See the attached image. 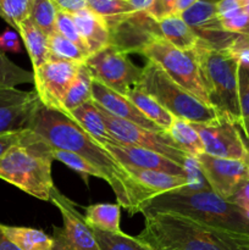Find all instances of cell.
<instances>
[{
    "instance_id": "29",
    "label": "cell",
    "mask_w": 249,
    "mask_h": 250,
    "mask_svg": "<svg viewBox=\"0 0 249 250\" xmlns=\"http://www.w3.org/2000/svg\"><path fill=\"white\" fill-rule=\"evenodd\" d=\"M100 250H154L137 237L124 232H106L90 227Z\"/></svg>"
},
{
    "instance_id": "26",
    "label": "cell",
    "mask_w": 249,
    "mask_h": 250,
    "mask_svg": "<svg viewBox=\"0 0 249 250\" xmlns=\"http://www.w3.org/2000/svg\"><path fill=\"white\" fill-rule=\"evenodd\" d=\"M166 133L170 136L178 149L185 151L188 155L195 158L200 154H204L202 139L192 122L175 117Z\"/></svg>"
},
{
    "instance_id": "46",
    "label": "cell",
    "mask_w": 249,
    "mask_h": 250,
    "mask_svg": "<svg viewBox=\"0 0 249 250\" xmlns=\"http://www.w3.org/2000/svg\"><path fill=\"white\" fill-rule=\"evenodd\" d=\"M243 9H244V11H246L247 14L249 15V0H247V1L244 2V4H243Z\"/></svg>"
},
{
    "instance_id": "8",
    "label": "cell",
    "mask_w": 249,
    "mask_h": 250,
    "mask_svg": "<svg viewBox=\"0 0 249 250\" xmlns=\"http://www.w3.org/2000/svg\"><path fill=\"white\" fill-rule=\"evenodd\" d=\"M84 63L95 81L124 97L139 84L143 73V67L134 65L128 54L114 44L88 56Z\"/></svg>"
},
{
    "instance_id": "11",
    "label": "cell",
    "mask_w": 249,
    "mask_h": 250,
    "mask_svg": "<svg viewBox=\"0 0 249 250\" xmlns=\"http://www.w3.org/2000/svg\"><path fill=\"white\" fill-rule=\"evenodd\" d=\"M202 139L204 153L216 158L249 163V149L237 125L220 116L210 124H193Z\"/></svg>"
},
{
    "instance_id": "39",
    "label": "cell",
    "mask_w": 249,
    "mask_h": 250,
    "mask_svg": "<svg viewBox=\"0 0 249 250\" xmlns=\"http://www.w3.org/2000/svg\"><path fill=\"white\" fill-rule=\"evenodd\" d=\"M216 10L220 20H227L243 11V4L238 0H219L216 1Z\"/></svg>"
},
{
    "instance_id": "9",
    "label": "cell",
    "mask_w": 249,
    "mask_h": 250,
    "mask_svg": "<svg viewBox=\"0 0 249 250\" xmlns=\"http://www.w3.org/2000/svg\"><path fill=\"white\" fill-rule=\"evenodd\" d=\"M95 105L102 114L106 129L117 143L149 149V150L156 151L170 160L180 164L181 166L185 165L189 155L178 149V146L173 143V141L166 132L149 131L138 125L112 116L111 114L105 111L102 106H99L98 104Z\"/></svg>"
},
{
    "instance_id": "19",
    "label": "cell",
    "mask_w": 249,
    "mask_h": 250,
    "mask_svg": "<svg viewBox=\"0 0 249 250\" xmlns=\"http://www.w3.org/2000/svg\"><path fill=\"white\" fill-rule=\"evenodd\" d=\"M71 16L90 55L111 44V32L106 22L88 7Z\"/></svg>"
},
{
    "instance_id": "42",
    "label": "cell",
    "mask_w": 249,
    "mask_h": 250,
    "mask_svg": "<svg viewBox=\"0 0 249 250\" xmlns=\"http://www.w3.org/2000/svg\"><path fill=\"white\" fill-rule=\"evenodd\" d=\"M229 202L236 204L237 207L242 208L244 211L249 210V177L246 182L239 187V189L231 197Z\"/></svg>"
},
{
    "instance_id": "33",
    "label": "cell",
    "mask_w": 249,
    "mask_h": 250,
    "mask_svg": "<svg viewBox=\"0 0 249 250\" xmlns=\"http://www.w3.org/2000/svg\"><path fill=\"white\" fill-rule=\"evenodd\" d=\"M238 103L239 127L249 142V63L247 62H239L238 66Z\"/></svg>"
},
{
    "instance_id": "47",
    "label": "cell",
    "mask_w": 249,
    "mask_h": 250,
    "mask_svg": "<svg viewBox=\"0 0 249 250\" xmlns=\"http://www.w3.org/2000/svg\"><path fill=\"white\" fill-rule=\"evenodd\" d=\"M61 1H63V0H54V2H55V4H56V5H58V4H59V2H61Z\"/></svg>"
},
{
    "instance_id": "28",
    "label": "cell",
    "mask_w": 249,
    "mask_h": 250,
    "mask_svg": "<svg viewBox=\"0 0 249 250\" xmlns=\"http://www.w3.org/2000/svg\"><path fill=\"white\" fill-rule=\"evenodd\" d=\"M87 7L106 22L110 31L137 12L127 0H87Z\"/></svg>"
},
{
    "instance_id": "44",
    "label": "cell",
    "mask_w": 249,
    "mask_h": 250,
    "mask_svg": "<svg viewBox=\"0 0 249 250\" xmlns=\"http://www.w3.org/2000/svg\"><path fill=\"white\" fill-rule=\"evenodd\" d=\"M136 11H148L153 4V0H127Z\"/></svg>"
},
{
    "instance_id": "1",
    "label": "cell",
    "mask_w": 249,
    "mask_h": 250,
    "mask_svg": "<svg viewBox=\"0 0 249 250\" xmlns=\"http://www.w3.org/2000/svg\"><path fill=\"white\" fill-rule=\"evenodd\" d=\"M28 129L43 138L51 148L77 154L94 166L114 190L117 204L131 215L141 212L143 205L150 199L126 167L67 115L41 104Z\"/></svg>"
},
{
    "instance_id": "17",
    "label": "cell",
    "mask_w": 249,
    "mask_h": 250,
    "mask_svg": "<svg viewBox=\"0 0 249 250\" xmlns=\"http://www.w3.org/2000/svg\"><path fill=\"white\" fill-rule=\"evenodd\" d=\"M92 100L112 116L136 124L149 131L165 132L150 120L146 119L128 98L110 89L94 78L92 83Z\"/></svg>"
},
{
    "instance_id": "12",
    "label": "cell",
    "mask_w": 249,
    "mask_h": 250,
    "mask_svg": "<svg viewBox=\"0 0 249 250\" xmlns=\"http://www.w3.org/2000/svg\"><path fill=\"white\" fill-rule=\"evenodd\" d=\"M80 66L78 62L48 61L33 70L34 90L44 106L60 111L63 97L77 76Z\"/></svg>"
},
{
    "instance_id": "24",
    "label": "cell",
    "mask_w": 249,
    "mask_h": 250,
    "mask_svg": "<svg viewBox=\"0 0 249 250\" xmlns=\"http://www.w3.org/2000/svg\"><path fill=\"white\" fill-rule=\"evenodd\" d=\"M5 236L21 250H51L54 246L53 237L42 229L29 227H15L0 224Z\"/></svg>"
},
{
    "instance_id": "31",
    "label": "cell",
    "mask_w": 249,
    "mask_h": 250,
    "mask_svg": "<svg viewBox=\"0 0 249 250\" xmlns=\"http://www.w3.org/2000/svg\"><path fill=\"white\" fill-rule=\"evenodd\" d=\"M58 6L54 0H32L29 20L46 36L56 31Z\"/></svg>"
},
{
    "instance_id": "38",
    "label": "cell",
    "mask_w": 249,
    "mask_h": 250,
    "mask_svg": "<svg viewBox=\"0 0 249 250\" xmlns=\"http://www.w3.org/2000/svg\"><path fill=\"white\" fill-rule=\"evenodd\" d=\"M176 0H153V4L149 7L148 12L155 21H160L164 17L173 15Z\"/></svg>"
},
{
    "instance_id": "37",
    "label": "cell",
    "mask_w": 249,
    "mask_h": 250,
    "mask_svg": "<svg viewBox=\"0 0 249 250\" xmlns=\"http://www.w3.org/2000/svg\"><path fill=\"white\" fill-rule=\"evenodd\" d=\"M221 24L226 32L249 37V15L244 11V9L231 19L221 20Z\"/></svg>"
},
{
    "instance_id": "10",
    "label": "cell",
    "mask_w": 249,
    "mask_h": 250,
    "mask_svg": "<svg viewBox=\"0 0 249 250\" xmlns=\"http://www.w3.org/2000/svg\"><path fill=\"white\" fill-rule=\"evenodd\" d=\"M50 202L60 210L62 226H53L54 246L51 250H100L90 227L77 211L72 200L66 198L54 186Z\"/></svg>"
},
{
    "instance_id": "16",
    "label": "cell",
    "mask_w": 249,
    "mask_h": 250,
    "mask_svg": "<svg viewBox=\"0 0 249 250\" xmlns=\"http://www.w3.org/2000/svg\"><path fill=\"white\" fill-rule=\"evenodd\" d=\"M104 146L124 166H132V167L144 168V170L160 171V172H166L170 173V175L187 177L183 166L170 160V159L161 155V154L156 153V151L138 148V146H124V144Z\"/></svg>"
},
{
    "instance_id": "36",
    "label": "cell",
    "mask_w": 249,
    "mask_h": 250,
    "mask_svg": "<svg viewBox=\"0 0 249 250\" xmlns=\"http://www.w3.org/2000/svg\"><path fill=\"white\" fill-rule=\"evenodd\" d=\"M56 32L63 36L65 38H67L68 41L72 42L73 44L78 46L82 51H84L88 56L90 55L89 51H88L87 46H85L84 42L81 38L80 33L77 31V27H76L75 22H73L72 16L68 12L62 11V10H58V15H56Z\"/></svg>"
},
{
    "instance_id": "4",
    "label": "cell",
    "mask_w": 249,
    "mask_h": 250,
    "mask_svg": "<svg viewBox=\"0 0 249 250\" xmlns=\"http://www.w3.org/2000/svg\"><path fill=\"white\" fill-rule=\"evenodd\" d=\"M53 161L51 146L33 131L26 129L21 143L0 158V178L37 199L50 202Z\"/></svg>"
},
{
    "instance_id": "32",
    "label": "cell",
    "mask_w": 249,
    "mask_h": 250,
    "mask_svg": "<svg viewBox=\"0 0 249 250\" xmlns=\"http://www.w3.org/2000/svg\"><path fill=\"white\" fill-rule=\"evenodd\" d=\"M33 81V72L20 67L0 50V88H16V85Z\"/></svg>"
},
{
    "instance_id": "23",
    "label": "cell",
    "mask_w": 249,
    "mask_h": 250,
    "mask_svg": "<svg viewBox=\"0 0 249 250\" xmlns=\"http://www.w3.org/2000/svg\"><path fill=\"white\" fill-rule=\"evenodd\" d=\"M92 83L93 76L85 63H81L76 78L71 83L61 103L62 114L68 115L84 103L92 100Z\"/></svg>"
},
{
    "instance_id": "7",
    "label": "cell",
    "mask_w": 249,
    "mask_h": 250,
    "mask_svg": "<svg viewBox=\"0 0 249 250\" xmlns=\"http://www.w3.org/2000/svg\"><path fill=\"white\" fill-rule=\"evenodd\" d=\"M138 53L163 68L164 72L183 89L210 106L194 49L181 50L163 37H155L146 42Z\"/></svg>"
},
{
    "instance_id": "27",
    "label": "cell",
    "mask_w": 249,
    "mask_h": 250,
    "mask_svg": "<svg viewBox=\"0 0 249 250\" xmlns=\"http://www.w3.org/2000/svg\"><path fill=\"white\" fill-rule=\"evenodd\" d=\"M85 224L89 227L106 232H121L120 219L121 207L119 204H93L85 208Z\"/></svg>"
},
{
    "instance_id": "30",
    "label": "cell",
    "mask_w": 249,
    "mask_h": 250,
    "mask_svg": "<svg viewBox=\"0 0 249 250\" xmlns=\"http://www.w3.org/2000/svg\"><path fill=\"white\" fill-rule=\"evenodd\" d=\"M50 61H68V62L83 63L88 59L84 51L81 50L76 44L68 41L59 32H54L48 36Z\"/></svg>"
},
{
    "instance_id": "40",
    "label": "cell",
    "mask_w": 249,
    "mask_h": 250,
    "mask_svg": "<svg viewBox=\"0 0 249 250\" xmlns=\"http://www.w3.org/2000/svg\"><path fill=\"white\" fill-rule=\"evenodd\" d=\"M0 50L10 51V53H20L21 51V43L17 32L6 28L0 34Z\"/></svg>"
},
{
    "instance_id": "5",
    "label": "cell",
    "mask_w": 249,
    "mask_h": 250,
    "mask_svg": "<svg viewBox=\"0 0 249 250\" xmlns=\"http://www.w3.org/2000/svg\"><path fill=\"white\" fill-rule=\"evenodd\" d=\"M194 50L210 106L239 126L238 60L227 49H212L200 41Z\"/></svg>"
},
{
    "instance_id": "20",
    "label": "cell",
    "mask_w": 249,
    "mask_h": 250,
    "mask_svg": "<svg viewBox=\"0 0 249 250\" xmlns=\"http://www.w3.org/2000/svg\"><path fill=\"white\" fill-rule=\"evenodd\" d=\"M68 117L77 122L90 137L99 142L103 146H115L120 144L112 138L111 134L106 129L105 122L103 120L99 109L93 100L84 103L77 109L67 115Z\"/></svg>"
},
{
    "instance_id": "22",
    "label": "cell",
    "mask_w": 249,
    "mask_h": 250,
    "mask_svg": "<svg viewBox=\"0 0 249 250\" xmlns=\"http://www.w3.org/2000/svg\"><path fill=\"white\" fill-rule=\"evenodd\" d=\"M160 36L181 50H193L199 38L180 15H170L158 21Z\"/></svg>"
},
{
    "instance_id": "43",
    "label": "cell",
    "mask_w": 249,
    "mask_h": 250,
    "mask_svg": "<svg viewBox=\"0 0 249 250\" xmlns=\"http://www.w3.org/2000/svg\"><path fill=\"white\" fill-rule=\"evenodd\" d=\"M198 0H176L175 4V10H173V14L175 15H181L182 12H185L186 10L189 9L193 4H195Z\"/></svg>"
},
{
    "instance_id": "13",
    "label": "cell",
    "mask_w": 249,
    "mask_h": 250,
    "mask_svg": "<svg viewBox=\"0 0 249 250\" xmlns=\"http://www.w3.org/2000/svg\"><path fill=\"white\" fill-rule=\"evenodd\" d=\"M214 193L229 200L249 177V163L200 154L195 156Z\"/></svg>"
},
{
    "instance_id": "15",
    "label": "cell",
    "mask_w": 249,
    "mask_h": 250,
    "mask_svg": "<svg viewBox=\"0 0 249 250\" xmlns=\"http://www.w3.org/2000/svg\"><path fill=\"white\" fill-rule=\"evenodd\" d=\"M41 104L36 90L0 88V136L28 129Z\"/></svg>"
},
{
    "instance_id": "34",
    "label": "cell",
    "mask_w": 249,
    "mask_h": 250,
    "mask_svg": "<svg viewBox=\"0 0 249 250\" xmlns=\"http://www.w3.org/2000/svg\"><path fill=\"white\" fill-rule=\"evenodd\" d=\"M51 155H53L54 160H59L60 163L65 164L67 167L76 171L85 182H88V177H98L103 180L102 173H100L94 166L90 165L87 160H84L82 156L77 155V154L71 153V151L60 150V149L51 148Z\"/></svg>"
},
{
    "instance_id": "48",
    "label": "cell",
    "mask_w": 249,
    "mask_h": 250,
    "mask_svg": "<svg viewBox=\"0 0 249 250\" xmlns=\"http://www.w3.org/2000/svg\"><path fill=\"white\" fill-rule=\"evenodd\" d=\"M238 1H241V2H242V4H244V2H246V1H247V0H238Z\"/></svg>"
},
{
    "instance_id": "49",
    "label": "cell",
    "mask_w": 249,
    "mask_h": 250,
    "mask_svg": "<svg viewBox=\"0 0 249 250\" xmlns=\"http://www.w3.org/2000/svg\"><path fill=\"white\" fill-rule=\"evenodd\" d=\"M248 149H249V146H248Z\"/></svg>"
},
{
    "instance_id": "35",
    "label": "cell",
    "mask_w": 249,
    "mask_h": 250,
    "mask_svg": "<svg viewBox=\"0 0 249 250\" xmlns=\"http://www.w3.org/2000/svg\"><path fill=\"white\" fill-rule=\"evenodd\" d=\"M32 0H0V17L12 28L29 19Z\"/></svg>"
},
{
    "instance_id": "2",
    "label": "cell",
    "mask_w": 249,
    "mask_h": 250,
    "mask_svg": "<svg viewBox=\"0 0 249 250\" xmlns=\"http://www.w3.org/2000/svg\"><path fill=\"white\" fill-rule=\"evenodd\" d=\"M137 237L154 250H249V236L209 226L182 215H144Z\"/></svg>"
},
{
    "instance_id": "6",
    "label": "cell",
    "mask_w": 249,
    "mask_h": 250,
    "mask_svg": "<svg viewBox=\"0 0 249 250\" xmlns=\"http://www.w3.org/2000/svg\"><path fill=\"white\" fill-rule=\"evenodd\" d=\"M137 87L150 95L172 116L192 124H210L219 119L214 107L183 89L171 80L156 63L146 61L143 67L141 82Z\"/></svg>"
},
{
    "instance_id": "45",
    "label": "cell",
    "mask_w": 249,
    "mask_h": 250,
    "mask_svg": "<svg viewBox=\"0 0 249 250\" xmlns=\"http://www.w3.org/2000/svg\"><path fill=\"white\" fill-rule=\"evenodd\" d=\"M0 250H21L15 243H12L0 227Z\"/></svg>"
},
{
    "instance_id": "41",
    "label": "cell",
    "mask_w": 249,
    "mask_h": 250,
    "mask_svg": "<svg viewBox=\"0 0 249 250\" xmlns=\"http://www.w3.org/2000/svg\"><path fill=\"white\" fill-rule=\"evenodd\" d=\"M24 133H26V129L20 132H14V133H7L0 136V158L4 155L5 153L10 150L11 148H14L15 146L21 143L22 138H23Z\"/></svg>"
},
{
    "instance_id": "18",
    "label": "cell",
    "mask_w": 249,
    "mask_h": 250,
    "mask_svg": "<svg viewBox=\"0 0 249 250\" xmlns=\"http://www.w3.org/2000/svg\"><path fill=\"white\" fill-rule=\"evenodd\" d=\"M124 167L150 199L165 193H185L187 190L188 180L183 176L170 175L154 170H144L132 166H124Z\"/></svg>"
},
{
    "instance_id": "25",
    "label": "cell",
    "mask_w": 249,
    "mask_h": 250,
    "mask_svg": "<svg viewBox=\"0 0 249 250\" xmlns=\"http://www.w3.org/2000/svg\"><path fill=\"white\" fill-rule=\"evenodd\" d=\"M134 105L137 109L151 122L163 128L164 131H167L172 124L175 116L170 114L166 109H164L154 98L146 94L144 90H142L139 87H134L133 89L129 90L128 94L126 95Z\"/></svg>"
},
{
    "instance_id": "21",
    "label": "cell",
    "mask_w": 249,
    "mask_h": 250,
    "mask_svg": "<svg viewBox=\"0 0 249 250\" xmlns=\"http://www.w3.org/2000/svg\"><path fill=\"white\" fill-rule=\"evenodd\" d=\"M27 49L31 58L33 70L41 67L45 62L50 61L48 36L41 31L29 19L22 22L16 29Z\"/></svg>"
},
{
    "instance_id": "14",
    "label": "cell",
    "mask_w": 249,
    "mask_h": 250,
    "mask_svg": "<svg viewBox=\"0 0 249 250\" xmlns=\"http://www.w3.org/2000/svg\"><path fill=\"white\" fill-rule=\"evenodd\" d=\"M180 16L199 41L212 49H227L238 37V34L229 33L222 28L214 0H198Z\"/></svg>"
},
{
    "instance_id": "3",
    "label": "cell",
    "mask_w": 249,
    "mask_h": 250,
    "mask_svg": "<svg viewBox=\"0 0 249 250\" xmlns=\"http://www.w3.org/2000/svg\"><path fill=\"white\" fill-rule=\"evenodd\" d=\"M142 214L182 215L209 226L249 236V219L242 208L219 197L212 190L192 193H165L149 199Z\"/></svg>"
}]
</instances>
